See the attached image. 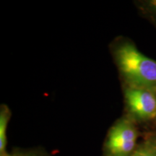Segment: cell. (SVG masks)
Wrapping results in <instances>:
<instances>
[{
	"label": "cell",
	"mask_w": 156,
	"mask_h": 156,
	"mask_svg": "<svg viewBox=\"0 0 156 156\" xmlns=\"http://www.w3.org/2000/svg\"><path fill=\"white\" fill-rule=\"evenodd\" d=\"M111 51L124 85L156 93V61L140 52L133 42L125 38L116 39Z\"/></svg>",
	"instance_id": "cell-1"
},
{
	"label": "cell",
	"mask_w": 156,
	"mask_h": 156,
	"mask_svg": "<svg viewBox=\"0 0 156 156\" xmlns=\"http://www.w3.org/2000/svg\"><path fill=\"white\" fill-rule=\"evenodd\" d=\"M136 122L128 115L119 119L107 132L103 156H132L137 147Z\"/></svg>",
	"instance_id": "cell-2"
},
{
	"label": "cell",
	"mask_w": 156,
	"mask_h": 156,
	"mask_svg": "<svg viewBox=\"0 0 156 156\" xmlns=\"http://www.w3.org/2000/svg\"><path fill=\"white\" fill-rule=\"evenodd\" d=\"M124 98L128 116L134 122L156 118V93L143 87L124 85Z\"/></svg>",
	"instance_id": "cell-3"
},
{
	"label": "cell",
	"mask_w": 156,
	"mask_h": 156,
	"mask_svg": "<svg viewBox=\"0 0 156 156\" xmlns=\"http://www.w3.org/2000/svg\"><path fill=\"white\" fill-rule=\"evenodd\" d=\"M11 117L10 109L7 105L0 107V156H8L7 152V130Z\"/></svg>",
	"instance_id": "cell-4"
},
{
	"label": "cell",
	"mask_w": 156,
	"mask_h": 156,
	"mask_svg": "<svg viewBox=\"0 0 156 156\" xmlns=\"http://www.w3.org/2000/svg\"><path fill=\"white\" fill-rule=\"evenodd\" d=\"M132 156H156V134L148 136L138 144Z\"/></svg>",
	"instance_id": "cell-5"
},
{
	"label": "cell",
	"mask_w": 156,
	"mask_h": 156,
	"mask_svg": "<svg viewBox=\"0 0 156 156\" xmlns=\"http://www.w3.org/2000/svg\"><path fill=\"white\" fill-rule=\"evenodd\" d=\"M144 15L156 25V0L142 1L138 4Z\"/></svg>",
	"instance_id": "cell-6"
},
{
	"label": "cell",
	"mask_w": 156,
	"mask_h": 156,
	"mask_svg": "<svg viewBox=\"0 0 156 156\" xmlns=\"http://www.w3.org/2000/svg\"><path fill=\"white\" fill-rule=\"evenodd\" d=\"M8 156H49L47 153L38 150H31V151H21L9 153Z\"/></svg>",
	"instance_id": "cell-7"
}]
</instances>
